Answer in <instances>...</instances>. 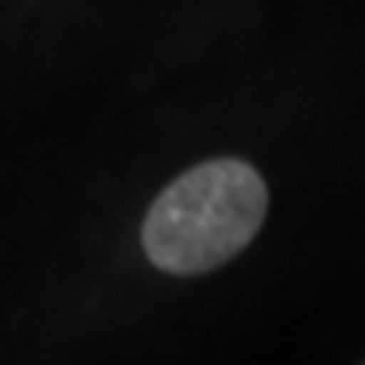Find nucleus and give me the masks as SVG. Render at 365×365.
<instances>
[{
	"mask_svg": "<svg viewBox=\"0 0 365 365\" xmlns=\"http://www.w3.org/2000/svg\"><path fill=\"white\" fill-rule=\"evenodd\" d=\"M265 207V182L247 162L198 165L155 198L143 222L146 256L170 274H204L253 241Z\"/></svg>",
	"mask_w": 365,
	"mask_h": 365,
	"instance_id": "obj_1",
	"label": "nucleus"
}]
</instances>
